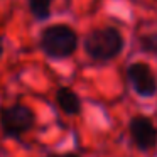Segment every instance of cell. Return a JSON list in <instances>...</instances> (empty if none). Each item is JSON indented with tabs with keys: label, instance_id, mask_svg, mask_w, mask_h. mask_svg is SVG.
<instances>
[{
	"label": "cell",
	"instance_id": "cell-1",
	"mask_svg": "<svg viewBox=\"0 0 157 157\" xmlns=\"http://www.w3.org/2000/svg\"><path fill=\"white\" fill-rule=\"evenodd\" d=\"M125 39L122 32L113 25L98 27L90 31L83 39V49L91 61L98 64H108L122 54Z\"/></svg>",
	"mask_w": 157,
	"mask_h": 157
},
{
	"label": "cell",
	"instance_id": "cell-2",
	"mask_svg": "<svg viewBox=\"0 0 157 157\" xmlns=\"http://www.w3.org/2000/svg\"><path fill=\"white\" fill-rule=\"evenodd\" d=\"M79 44L78 32L68 24H51L44 27L39 36V48L46 58L63 61L71 58Z\"/></svg>",
	"mask_w": 157,
	"mask_h": 157
},
{
	"label": "cell",
	"instance_id": "cell-3",
	"mask_svg": "<svg viewBox=\"0 0 157 157\" xmlns=\"http://www.w3.org/2000/svg\"><path fill=\"white\" fill-rule=\"evenodd\" d=\"M36 125V113L24 103H14L0 108V128L9 139H21Z\"/></svg>",
	"mask_w": 157,
	"mask_h": 157
},
{
	"label": "cell",
	"instance_id": "cell-4",
	"mask_svg": "<svg viewBox=\"0 0 157 157\" xmlns=\"http://www.w3.org/2000/svg\"><path fill=\"white\" fill-rule=\"evenodd\" d=\"M125 76L130 88L139 98H154L157 95V76L147 63L137 61L128 64Z\"/></svg>",
	"mask_w": 157,
	"mask_h": 157
},
{
	"label": "cell",
	"instance_id": "cell-5",
	"mask_svg": "<svg viewBox=\"0 0 157 157\" xmlns=\"http://www.w3.org/2000/svg\"><path fill=\"white\" fill-rule=\"evenodd\" d=\"M128 133L135 149L140 152H149L157 147V127L149 117L133 115L128 122Z\"/></svg>",
	"mask_w": 157,
	"mask_h": 157
},
{
	"label": "cell",
	"instance_id": "cell-6",
	"mask_svg": "<svg viewBox=\"0 0 157 157\" xmlns=\"http://www.w3.org/2000/svg\"><path fill=\"white\" fill-rule=\"evenodd\" d=\"M56 103L59 110L68 117H76L81 113V98L69 86H59L56 90Z\"/></svg>",
	"mask_w": 157,
	"mask_h": 157
},
{
	"label": "cell",
	"instance_id": "cell-7",
	"mask_svg": "<svg viewBox=\"0 0 157 157\" xmlns=\"http://www.w3.org/2000/svg\"><path fill=\"white\" fill-rule=\"evenodd\" d=\"M54 0H27L29 10L36 21H48L51 17V5Z\"/></svg>",
	"mask_w": 157,
	"mask_h": 157
},
{
	"label": "cell",
	"instance_id": "cell-8",
	"mask_svg": "<svg viewBox=\"0 0 157 157\" xmlns=\"http://www.w3.org/2000/svg\"><path fill=\"white\" fill-rule=\"evenodd\" d=\"M140 49L147 54H152L157 58V32H150V34L140 36L139 39Z\"/></svg>",
	"mask_w": 157,
	"mask_h": 157
},
{
	"label": "cell",
	"instance_id": "cell-9",
	"mask_svg": "<svg viewBox=\"0 0 157 157\" xmlns=\"http://www.w3.org/2000/svg\"><path fill=\"white\" fill-rule=\"evenodd\" d=\"M46 157H79L76 152H64V154H48Z\"/></svg>",
	"mask_w": 157,
	"mask_h": 157
},
{
	"label": "cell",
	"instance_id": "cell-10",
	"mask_svg": "<svg viewBox=\"0 0 157 157\" xmlns=\"http://www.w3.org/2000/svg\"><path fill=\"white\" fill-rule=\"evenodd\" d=\"M4 54V44H2V37H0V58Z\"/></svg>",
	"mask_w": 157,
	"mask_h": 157
}]
</instances>
